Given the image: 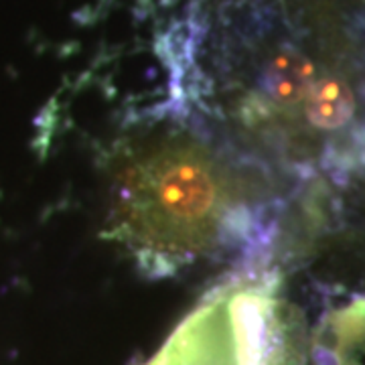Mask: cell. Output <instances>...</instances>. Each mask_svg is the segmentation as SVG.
Instances as JSON below:
<instances>
[{"label": "cell", "instance_id": "obj_2", "mask_svg": "<svg viewBox=\"0 0 365 365\" xmlns=\"http://www.w3.org/2000/svg\"><path fill=\"white\" fill-rule=\"evenodd\" d=\"M287 365H365V294L327 292L313 319L287 297Z\"/></svg>", "mask_w": 365, "mask_h": 365}, {"label": "cell", "instance_id": "obj_1", "mask_svg": "<svg viewBox=\"0 0 365 365\" xmlns=\"http://www.w3.org/2000/svg\"><path fill=\"white\" fill-rule=\"evenodd\" d=\"M272 181L199 120L169 116L108 150L104 237L150 278L250 256L268 242Z\"/></svg>", "mask_w": 365, "mask_h": 365}]
</instances>
